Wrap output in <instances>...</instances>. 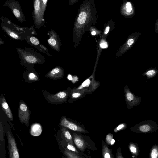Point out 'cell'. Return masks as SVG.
Returning <instances> with one entry per match:
<instances>
[{
	"instance_id": "1",
	"label": "cell",
	"mask_w": 158,
	"mask_h": 158,
	"mask_svg": "<svg viewBox=\"0 0 158 158\" xmlns=\"http://www.w3.org/2000/svg\"><path fill=\"white\" fill-rule=\"evenodd\" d=\"M90 2L84 0L79 7L73 26V40L75 48L78 47L85 32L87 31L92 20Z\"/></svg>"
},
{
	"instance_id": "2",
	"label": "cell",
	"mask_w": 158,
	"mask_h": 158,
	"mask_svg": "<svg viewBox=\"0 0 158 158\" xmlns=\"http://www.w3.org/2000/svg\"><path fill=\"white\" fill-rule=\"evenodd\" d=\"M0 26L2 30L10 37L16 41L24 40L27 36L37 34L34 25L30 27L19 26L3 16H0Z\"/></svg>"
},
{
	"instance_id": "3",
	"label": "cell",
	"mask_w": 158,
	"mask_h": 158,
	"mask_svg": "<svg viewBox=\"0 0 158 158\" xmlns=\"http://www.w3.org/2000/svg\"><path fill=\"white\" fill-rule=\"evenodd\" d=\"M17 53L20 59V64L27 69L35 64H41L45 60L44 57L32 48L25 47L24 48H17Z\"/></svg>"
},
{
	"instance_id": "4",
	"label": "cell",
	"mask_w": 158,
	"mask_h": 158,
	"mask_svg": "<svg viewBox=\"0 0 158 158\" xmlns=\"http://www.w3.org/2000/svg\"><path fill=\"white\" fill-rule=\"evenodd\" d=\"M48 0H35L33 1V10L32 16L35 28L39 29L44 25V14Z\"/></svg>"
},
{
	"instance_id": "5",
	"label": "cell",
	"mask_w": 158,
	"mask_h": 158,
	"mask_svg": "<svg viewBox=\"0 0 158 158\" xmlns=\"http://www.w3.org/2000/svg\"><path fill=\"white\" fill-rule=\"evenodd\" d=\"M3 121L5 127V133L7 139L9 158H20L17 145L12 133L10 125L5 120Z\"/></svg>"
},
{
	"instance_id": "6",
	"label": "cell",
	"mask_w": 158,
	"mask_h": 158,
	"mask_svg": "<svg viewBox=\"0 0 158 158\" xmlns=\"http://www.w3.org/2000/svg\"><path fill=\"white\" fill-rule=\"evenodd\" d=\"M0 114L3 119L6 120L12 127L13 124L11 122L14 119L13 114L2 94H0Z\"/></svg>"
},
{
	"instance_id": "7",
	"label": "cell",
	"mask_w": 158,
	"mask_h": 158,
	"mask_svg": "<svg viewBox=\"0 0 158 158\" xmlns=\"http://www.w3.org/2000/svg\"><path fill=\"white\" fill-rule=\"evenodd\" d=\"M11 10L14 16L19 22L23 23L26 21L25 15L19 2L15 0H7L3 5Z\"/></svg>"
},
{
	"instance_id": "8",
	"label": "cell",
	"mask_w": 158,
	"mask_h": 158,
	"mask_svg": "<svg viewBox=\"0 0 158 158\" xmlns=\"http://www.w3.org/2000/svg\"><path fill=\"white\" fill-rule=\"evenodd\" d=\"M18 115L22 123H24L27 126L29 124L30 111L27 105L22 100L19 102Z\"/></svg>"
},
{
	"instance_id": "9",
	"label": "cell",
	"mask_w": 158,
	"mask_h": 158,
	"mask_svg": "<svg viewBox=\"0 0 158 158\" xmlns=\"http://www.w3.org/2000/svg\"><path fill=\"white\" fill-rule=\"evenodd\" d=\"M48 35L49 36L47 40L48 45L54 50L59 52L62 43L59 35L52 29L48 32Z\"/></svg>"
},
{
	"instance_id": "10",
	"label": "cell",
	"mask_w": 158,
	"mask_h": 158,
	"mask_svg": "<svg viewBox=\"0 0 158 158\" xmlns=\"http://www.w3.org/2000/svg\"><path fill=\"white\" fill-rule=\"evenodd\" d=\"M25 40L27 43L35 47L41 52L50 56H52L49 50L46 47L41 44L36 37L33 35L27 36Z\"/></svg>"
},
{
	"instance_id": "11",
	"label": "cell",
	"mask_w": 158,
	"mask_h": 158,
	"mask_svg": "<svg viewBox=\"0 0 158 158\" xmlns=\"http://www.w3.org/2000/svg\"><path fill=\"white\" fill-rule=\"evenodd\" d=\"M60 124L63 127L73 131L79 132L85 131V130L81 127L73 122L69 121L65 117L62 118Z\"/></svg>"
},
{
	"instance_id": "12",
	"label": "cell",
	"mask_w": 158,
	"mask_h": 158,
	"mask_svg": "<svg viewBox=\"0 0 158 158\" xmlns=\"http://www.w3.org/2000/svg\"><path fill=\"white\" fill-rule=\"evenodd\" d=\"M63 69L60 67H56L52 69L47 74V76L53 78H56L61 77L63 73Z\"/></svg>"
},
{
	"instance_id": "13",
	"label": "cell",
	"mask_w": 158,
	"mask_h": 158,
	"mask_svg": "<svg viewBox=\"0 0 158 158\" xmlns=\"http://www.w3.org/2000/svg\"><path fill=\"white\" fill-rule=\"evenodd\" d=\"M73 141L76 146L81 150H84L85 145L82 138L80 135L75 133L73 134Z\"/></svg>"
},
{
	"instance_id": "14",
	"label": "cell",
	"mask_w": 158,
	"mask_h": 158,
	"mask_svg": "<svg viewBox=\"0 0 158 158\" xmlns=\"http://www.w3.org/2000/svg\"><path fill=\"white\" fill-rule=\"evenodd\" d=\"M23 79L25 80L27 78L25 81H36L38 79L37 75L33 72L24 71L23 74Z\"/></svg>"
},
{
	"instance_id": "15",
	"label": "cell",
	"mask_w": 158,
	"mask_h": 158,
	"mask_svg": "<svg viewBox=\"0 0 158 158\" xmlns=\"http://www.w3.org/2000/svg\"><path fill=\"white\" fill-rule=\"evenodd\" d=\"M66 92L64 91L60 92L56 94L51 96V98L52 101L55 102H59L63 101L67 97Z\"/></svg>"
},
{
	"instance_id": "16",
	"label": "cell",
	"mask_w": 158,
	"mask_h": 158,
	"mask_svg": "<svg viewBox=\"0 0 158 158\" xmlns=\"http://www.w3.org/2000/svg\"><path fill=\"white\" fill-rule=\"evenodd\" d=\"M42 131L41 126L38 123L34 124L31 128V134L34 136H39L41 134Z\"/></svg>"
},
{
	"instance_id": "17",
	"label": "cell",
	"mask_w": 158,
	"mask_h": 158,
	"mask_svg": "<svg viewBox=\"0 0 158 158\" xmlns=\"http://www.w3.org/2000/svg\"><path fill=\"white\" fill-rule=\"evenodd\" d=\"M62 132L67 142L73 145L72 137L69 131L65 128L63 127Z\"/></svg>"
},
{
	"instance_id": "18",
	"label": "cell",
	"mask_w": 158,
	"mask_h": 158,
	"mask_svg": "<svg viewBox=\"0 0 158 158\" xmlns=\"http://www.w3.org/2000/svg\"><path fill=\"white\" fill-rule=\"evenodd\" d=\"M5 132V127L3 119L0 114V142L3 140V134Z\"/></svg>"
},
{
	"instance_id": "19",
	"label": "cell",
	"mask_w": 158,
	"mask_h": 158,
	"mask_svg": "<svg viewBox=\"0 0 158 158\" xmlns=\"http://www.w3.org/2000/svg\"><path fill=\"white\" fill-rule=\"evenodd\" d=\"M64 153L67 158H81L76 153L65 149Z\"/></svg>"
},
{
	"instance_id": "20",
	"label": "cell",
	"mask_w": 158,
	"mask_h": 158,
	"mask_svg": "<svg viewBox=\"0 0 158 158\" xmlns=\"http://www.w3.org/2000/svg\"><path fill=\"white\" fill-rule=\"evenodd\" d=\"M140 131L143 132H148L150 130V127L148 125H145L141 126L139 127Z\"/></svg>"
},
{
	"instance_id": "21",
	"label": "cell",
	"mask_w": 158,
	"mask_h": 158,
	"mask_svg": "<svg viewBox=\"0 0 158 158\" xmlns=\"http://www.w3.org/2000/svg\"><path fill=\"white\" fill-rule=\"evenodd\" d=\"M67 147L69 150L72 151H73L74 152H75L76 153H78L77 150L73 145L67 142Z\"/></svg>"
},
{
	"instance_id": "22",
	"label": "cell",
	"mask_w": 158,
	"mask_h": 158,
	"mask_svg": "<svg viewBox=\"0 0 158 158\" xmlns=\"http://www.w3.org/2000/svg\"><path fill=\"white\" fill-rule=\"evenodd\" d=\"M151 158H157L158 151L157 149L154 148L153 149L151 153Z\"/></svg>"
},
{
	"instance_id": "23",
	"label": "cell",
	"mask_w": 158,
	"mask_h": 158,
	"mask_svg": "<svg viewBox=\"0 0 158 158\" xmlns=\"http://www.w3.org/2000/svg\"><path fill=\"white\" fill-rule=\"evenodd\" d=\"M127 11V12H131L132 10L131 4L129 2H127L126 4Z\"/></svg>"
},
{
	"instance_id": "24",
	"label": "cell",
	"mask_w": 158,
	"mask_h": 158,
	"mask_svg": "<svg viewBox=\"0 0 158 158\" xmlns=\"http://www.w3.org/2000/svg\"><path fill=\"white\" fill-rule=\"evenodd\" d=\"M127 99L129 101L132 100L134 98L133 94L131 93H128L127 94Z\"/></svg>"
},
{
	"instance_id": "25",
	"label": "cell",
	"mask_w": 158,
	"mask_h": 158,
	"mask_svg": "<svg viewBox=\"0 0 158 158\" xmlns=\"http://www.w3.org/2000/svg\"><path fill=\"white\" fill-rule=\"evenodd\" d=\"M90 82V81L89 79H87L83 82L82 85L83 87L88 86Z\"/></svg>"
},
{
	"instance_id": "26",
	"label": "cell",
	"mask_w": 158,
	"mask_h": 158,
	"mask_svg": "<svg viewBox=\"0 0 158 158\" xmlns=\"http://www.w3.org/2000/svg\"><path fill=\"white\" fill-rule=\"evenodd\" d=\"M81 95V94L79 92H76L73 93L72 94V97L73 98H77L79 97Z\"/></svg>"
},
{
	"instance_id": "27",
	"label": "cell",
	"mask_w": 158,
	"mask_h": 158,
	"mask_svg": "<svg viewBox=\"0 0 158 158\" xmlns=\"http://www.w3.org/2000/svg\"><path fill=\"white\" fill-rule=\"evenodd\" d=\"M101 47L103 48H107L108 47L107 44L105 42H102L100 44Z\"/></svg>"
},
{
	"instance_id": "28",
	"label": "cell",
	"mask_w": 158,
	"mask_h": 158,
	"mask_svg": "<svg viewBox=\"0 0 158 158\" xmlns=\"http://www.w3.org/2000/svg\"><path fill=\"white\" fill-rule=\"evenodd\" d=\"M155 73V71L154 70H152L148 71L146 73V74L149 76H152Z\"/></svg>"
},
{
	"instance_id": "29",
	"label": "cell",
	"mask_w": 158,
	"mask_h": 158,
	"mask_svg": "<svg viewBox=\"0 0 158 158\" xmlns=\"http://www.w3.org/2000/svg\"><path fill=\"white\" fill-rule=\"evenodd\" d=\"M68 1L69 4L70 5H72L78 2L79 0H69Z\"/></svg>"
},
{
	"instance_id": "30",
	"label": "cell",
	"mask_w": 158,
	"mask_h": 158,
	"mask_svg": "<svg viewBox=\"0 0 158 158\" xmlns=\"http://www.w3.org/2000/svg\"><path fill=\"white\" fill-rule=\"evenodd\" d=\"M134 40L132 39H130L128 40L127 42V44L129 46H130L134 43Z\"/></svg>"
},
{
	"instance_id": "31",
	"label": "cell",
	"mask_w": 158,
	"mask_h": 158,
	"mask_svg": "<svg viewBox=\"0 0 158 158\" xmlns=\"http://www.w3.org/2000/svg\"><path fill=\"white\" fill-rule=\"evenodd\" d=\"M130 149L132 152L135 153L136 152V148L134 147L131 146L130 147Z\"/></svg>"
},
{
	"instance_id": "32",
	"label": "cell",
	"mask_w": 158,
	"mask_h": 158,
	"mask_svg": "<svg viewBox=\"0 0 158 158\" xmlns=\"http://www.w3.org/2000/svg\"><path fill=\"white\" fill-rule=\"evenodd\" d=\"M110 27L109 26L107 27L105 29L104 31V34L106 35L107 34L109 31Z\"/></svg>"
},
{
	"instance_id": "33",
	"label": "cell",
	"mask_w": 158,
	"mask_h": 158,
	"mask_svg": "<svg viewBox=\"0 0 158 158\" xmlns=\"http://www.w3.org/2000/svg\"><path fill=\"white\" fill-rule=\"evenodd\" d=\"M104 158H110V154L108 153H106L104 155Z\"/></svg>"
},
{
	"instance_id": "34",
	"label": "cell",
	"mask_w": 158,
	"mask_h": 158,
	"mask_svg": "<svg viewBox=\"0 0 158 158\" xmlns=\"http://www.w3.org/2000/svg\"><path fill=\"white\" fill-rule=\"evenodd\" d=\"M124 127L123 124H121L119 125L117 128V130H119L122 128Z\"/></svg>"
},
{
	"instance_id": "35",
	"label": "cell",
	"mask_w": 158,
	"mask_h": 158,
	"mask_svg": "<svg viewBox=\"0 0 158 158\" xmlns=\"http://www.w3.org/2000/svg\"><path fill=\"white\" fill-rule=\"evenodd\" d=\"M5 44V42L2 40H0V45Z\"/></svg>"
},
{
	"instance_id": "36",
	"label": "cell",
	"mask_w": 158,
	"mask_h": 158,
	"mask_svg": "<svg viewBox=\"0 0 158 158\" xmlns=\"http://www.w3.org/2000/svg\"><path fill=\"white\" fill-rule=\"evenodd\" d=\"M68 79L69 80H72V76H71V75H69L68 76Z\"/></svg>"
},
{
	"instance_id": "37",
	"label": "cell",
	"mask_w": 158,
	"mask_h": 158,
	"mask_svg": "<svg viewBox=\"0 0 158 158\" xmlns=\"http://www.w3.org/2000/svg\"><path fill=\"white\" fill-rule=\"evenodd\" d=\"M91 34L93 35H95L96 34V32L94 31H92L91 32Z\"/></svg>"
},
{
	"instance_id": "38",
	"label": "cell",
	"mask_w": 158,
	"mask_h": 158,
	"mask_svg": "<svg viewBox=\"0 0 158 158\" xmlns=\"http://www.w3.org/2000/svg\"><path fill=\"white\" fill-rule=\"evenodd\" d=\"M115 142V140L114 139H112L111 142V145L113 144Z\"/></svg>"
},
{
	"instance_id": "39",
	"label": "cell",
	"mask_w": 158,
	"mask_h": 158,
	"mask_svg": "<svg viewBox=\"0 0 158 158\" xmlns=\"http://www.w3.org/2000/svg\"><path fill=\"white\" fill-rule=\"evenodd\" d=\"M0 40H2V39L0 37Z\"/></svg>"
},
{
	"instance_id": "40",
	"label": "cell",
	"mask_w": 158,
	"mask_h": 158,
	"mask_svg": "<svg viewBox=\"0 0 158 158\" xmlns=\"http://www.w3.org/2000/svg\"><path fill=\"white\" fill-rule=\"evenodd\" d=\"M0 70H1V68H0Z\"/></svg>"
}]
</instances>
